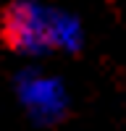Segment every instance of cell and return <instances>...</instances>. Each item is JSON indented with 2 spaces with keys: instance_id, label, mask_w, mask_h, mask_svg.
<instances>
[{
  "instance_id": "1",
  "label": "cell",
  "mask_w": 126,
  "mask_h": 131,
  "mask_svg": "<svg viewBox=\"0 0 126 131\" xmlns=\"http://www.w3.org/2000/svg\"><path fill=\"white\" fill-rule=\"evenodd\" d=\"M3 37L13 50L45 52L50 47L71 45L74 26L63 16H52L39 5L13 3L3 13Z\"/></svg>"
},
{
  "instance_id": "2",
  "label": "cell",
  "mask_w": 126,
  "mask_h": 131,
  "mask_svg": "<svg viewBox=\"0 0 126 131\" xmlns=\"http://www.w3.org/2000/svg\"><path fill=\"white\" fill-rule=\"evenodd\" d=\"M21 100H24L26 110L32 113V118H37L39 123H52L58 121L66 110V92L63 86L52 79H26L21 84Z\"/></svg>"
}]
</instances>
